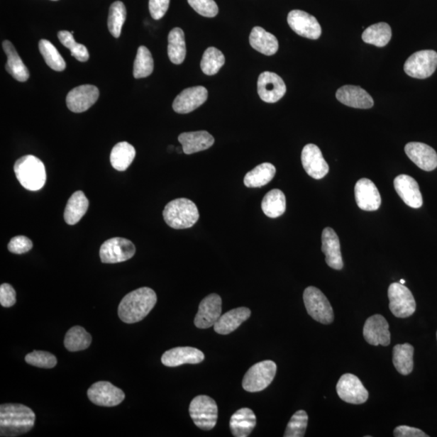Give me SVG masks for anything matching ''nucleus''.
<instances>
[{
	"instance_id": "obj_20",
	"label": "nucleus",
	"mask_w": 437,
	"mask_h": 437,
	"mask_svg": "<svg viewBox=\"0 0 437 437\" xmlns=\"http://www.w3.org/2000/svg\"><path fill=\"white\" fill-rule=\"evenodd\" d=\"M209 92L203 86L188 88L176 97L172 108L178 114H189L202 106L208 99Z\"/></svg>"
},
{
	"instance_id": "obj_36",
	"label": "nucleus",
	"mask_w": 437,
	"mask_h": 437,
	"mask_svg": "<svg viewBox=\"0 0 437 437\" xmlns=\"http://www.w3.org/2000/svg\"><path fill=\"white\" fill-rule=\"evenodd\" d=\"M392 37V31L387 23L380 22L367 28L362 39L365 43L376 45L377 48H384Z\"/></svg>"
},
{
	"instance_id": "obj_2",
	"label": "nucleus",
	"mask_w": 437,
	"mask_h": 437,
	"mask_svg": "<svg viewBox=\"0 0 437 437\" xmlns=\"http://www.w3.org/2000/svg\"><path fill=\"white\" fill-rule=\"evenodd\" d=\"M35 414L22 404H7L0 406V436H18L26 434L35 424Z\"/></svg>"
},
{
	"instance_id": "obj_41",
	"label": "nucleus",
	"mask_w": 437,
	"mask_h": 437,
	"mask_svg": "<svg viewBox=\"0 0 437 437\" xmlns=\"http://www.w3.org/2000/svg\"><path fill=\"white\" fill-rule=\"evenodd\" d=\"M126 18V9L123 2L116 1L109 8L108 27L114 38H119Z\"/></svg>"
},
{
	"instance_id": "obj_16",
	"label": "nucleus",
	"mask_w": 437,
	"mask_h": 437,
	"mask_svg": "<svg viewBox=\"0 0 437 437\" xmlns=\"http://www.w3.org/2000/svg\"><path fill=\"white\" fill-rule=\"evenodd\" d=\"M99 97V90L96 86L85 84L78 86L69 92L67 106L74 113H82L95 104Z\"/></svg>"
},
{
	"instance_id": "obj_43",
	"label": "nucleus",
	"mask_w": 437,
	"mask_h": 437,
	"mask_svg": "<svg viewBox=\"0 0 437 437\" xmlns=\"http://www.w3.org/2000/svg\"><path fill=\"white\" fill-rule=\"evenodd\" d=\"M57 38H59L60 43L65 45V48L70 50L72 55L79 62H86L89 59V54L88 49L85 45L79 44L73 38L72 33L68 31H60L57 33Z\"/></svg>"
},
{
	"instance_id": "obj_33",
	"label": "nucleus",
	"mask_w": 437,
	"mask_h": 437,
	"mask_svg": "<svg viewBox=\"0 0 437 437\" xmlns=\"http://www.w3.org/2000/svg\"><path fill=\"white\" fill-rule=\"evenodd\" d=\"M168 55L175 65H181L186 59L187 48L185 34L180 28H175L168 37Z\"/></svg>"
},
{
	"instance_id": "obj_10",
	"label": "nucleus",
	"mask_w": 437,
	"mask_h": 437,
	"mask_svg": "<svg viewBox=\"0 0 437 437\" xmlns=\"http://www.w3.org/2000/svg\"><path fill=\"white\" fill-rule=\"evenodd\" d=\"M135 254V245L130 240L123 238L109 239L102 244L100 249V258L103 263L126 262Z\"/></svg>"
},
{
	"instance_id": "obj_5",
	"label": "nucleus",
	"mask_w": 437,
	"mask_h": 437,
	"mask_svg": "<svg viewBox=\"0 0 437 437\" xmlns=\"http://www.w3.org/2000/svg\"><path fill=\"white\" fill-rule=\"evenodd\" d=\"M189 416L198 428L205 431L214 428L218 419V406L211 397L199 395L189 404Z\"/></svg>"
},
{
	"instance_id": "obj_4",
	"label": "nucleus",
	"mask_w": 437,
	"mask_h": 437,
	"mask_svg": "<svg viewBox=\"0 0 437 437\" xmlns=\"http://www.w3.org/2000/svg\"><path fill=\"white\" fill-rule=\"evenodd\" d=\"M164 220L175 229L192 228L199 221L197 206L192 200L182 198L171 201L163 211Z\"/></svg>"
},
{
	"instance_id": "obj_6",
	"label": "nucleus",
	"mask_w": 437,
	"mask_h": 437,
	"mask_svg": "<svg viewBox=\"0 0 437 437\" xmlns=\"http://www.w3.org/2000/svg\"><path fill=\"white\" fill-rule=\"evenodd\" d=\"M276 372H277V365L274 361L260 362L247 371L243 378V387L250 393L260 392L271 385Z\"/></svg>"
},
{
	"instance_id": "obj_47",
	"label": "nucleus",
	"mask_w": 437,
	"mask_h": 437,
	"mask_svg": "<svg viewBox=\"0 0 437 437\" xmlns=\"http://www.w3.org/2000/svg\"><path fill=\"white\" fill-rule=\"evenodd\" d=\"M33 248V243L25 236H17L10 240L9 250L16 255L25 254Z\"/></svg>"
},
{
	"instance_id": "obj_45",
	"label": "nucleus",
	"mask_w": 437,
	"mask_h": 437,
	"mask_svg": "<svg viewBox=\"0 0 437 437\" xmlns=\"http://www.w3.org/2000/svg\"><path fill=\"white\" fill-rule=\"evenodd\" d=\"M25 360L27 364L43 369H52L57 365L55 356L44 350H33L26 356Z\"/></svg>"
},
{
	"instance_id": "obj_37",
	"label": "nucleus",
	"mask_w": 437,
	"mask_h": 437,
	"mask_svg": "<svg viewBox=\"0 0 437 437\" xmlns=\"http://www.w3.org/2000/svg\"><path fill=\"white\" fill-rule=\"evenodd\" d=\"M262 209L267 216L277 218L286 211V198L283 192L274 189L269 192L262 201Z\"/></svg>"
},
{
	"instance_id": "obj_15",
	"label": "nucleus",
	"mask_w": 437,
	"mask_h": 437,
	"mask_svg": "<svg viewBox=\"0 0 437 437\" xmlns=\"http://www.w3.org/2000/svg\"><path fill=\"white\" fill-rule=\"evenodd\" d=\"M222 312L221 297L217 294H210L201 302L194 325L199 329H208L214 326Z\"/></svg>"
},
{
	"instance_id": "obj_46",
	"label": "nucleus",
	"mask_w": 437,
	"mask_h": 437,
	"mask_svg": "<svg viewBox=\"0 0 437 437\" xmlns=\"http://www.w3.org/2000/svg\"><path fill=\"white\" fill-rule=\"evenodd\" d=\"M192 8L199 15L209 17H215L218 13V9L214 0H188Z\"/></svg>"
},
{
	"instance_id": "obj_19",
	"label": "nucleus",
	"mask_w": 437,
	"mask_h": 437,
	"mask_svg": "<svg viewBox=\"0 0 437 437\" xmlns=\"http://www.w3.org/2000/svg\"><path fill=\"white\" fill-rule=\"evenodd\" d=\"M364 337L367 343L373 346H389L390 333L387 319L380 314L371 316L364 326Z\"/></svg>"
},
{
	"instance_id": "obj_27",
	"label": "nucleus",
	"mask_w": 437,
	"mask_h": 437,
	"mask_svg": "<svg viewBox=\"0 0 437 437\" xmlns=\"http://www.w3.org/2000/svg\"><path fill=\"white\" fill-rule=\"evenodd\" d=\"M250 309L245 307H240L230 310V311L221 316L214 325V330L220 335H228V333L237 330L238 328L247 319L250 318Z\"/></svg>"
},
{
	"instance_id": "obj_13",
	"label": "nucleus",
	"mask_w": 437,
	"mask_h": 437,
	"mask_svg": "<svg viewBox=\"0 0 437 437\" xmlns=\"http://www.w3.org/2000/svg\"><path fill=\"white\" fill-rule=\"evenodd\" d=\"M287 23L298 35L317 40L321 34V28L317 19L301 10H293L287 16Z\"/></svg>"
},
{
	"instance_id": "obj_22",
	"label": "nucleus",
	"mask_w": 437,
	"mask_h": 437,
	"mask_svg": "<svg viewBox=\"0 0 437 437\" xmlns=\"http://www.w3.org/2000/svg\"><path fill=\"white\" fill-rule=\"evenodd\" d=\"M405 153L412 162L424 171H433L437 167V153L423 143L411 142L405 147Z\"/></svg>"
},
{
	"instance_id": "obj_31",
	"label": "nucleus",
	"mask_w": 437,
	"mask_h": 437,
	"mask_svg": "<svg viewBox=\"0 0 437 437\" xmlns=\"http://www.w3.org/2000/svg\"><path fill=\"white\" fill-rule=\"evenodd\" d=\"M89 199L82 192H74L69 199L65 211V220L69 226H74L89 209Z\"/></svg>"
},
{
	"instance_id": "obj_34",
	"label": "nucleus",
	"mask_w": 437,
	"mask_h": 437,
	"mask_svg": "<svg viewBox=\"0 0 437 437\" xmlns=\"http://www.w3.org/2000/svg\"><path fill=\"white\" fill-rule=\"evenodd\" d=\"M135 157V149L128 142H121L115 145L111 154V163L114 169L118 171H125L133 162Z\"/></svg>"
},
{
	"instance_id": "obj_30",
	"label": "nucleus",
	"mask_w": 437,
	"mask_h": 437,
	"mask_svg": "<svg viewBox=\"0 0 437 437\" xmlns=\"http://www.w3.org/2000/svg\"><path fill=\"white\" fill-rule=\"evenodd\" d=\"M3 48L8 57L6 70L18 82H26L30 78V72L16 52L13 45L9 41H5L3 43Z\"/></svg>"
},
{
	"instance_id": "obj_1",
	"label": "nucleus",
	"mask_w": 437,
	"mask_h": 437,
	"mask_svg": "<svg viewBox=\"0 0 437 437\" xmlns=\"http://www.w3.org/2000/svg\"><path fill=\"white\" fill-rule=\"evenodd\" d=\"M157 297L150 287H140L125 296L118 306V316L125 323H139L156 306Z\"/></svg>"
},
{
	"instance_id": "obj_51",
	"label": "nucleus",
	"mask_w": 437,
	"mask_h": 437,
	"mask_svg": "<svg viewBox=\"0 0 437 437\" xmlns=\"http://www.w3.org/2000/svg\"><path fill=\"white\" fill-rule=\"evenodd\" d=\"M399 283L402 284H404L406 283V281L404 280H401Z\"/></svg>"
},
{
	"instance_id": "obj_35",
	"label": "nucleus",
	"mask_w": 437,
	"mask_h": 437,
	"mask_svg": "<svg viewBox=\"0 0 437 437\" xmlns=\"http://www.w3.org/2000/svg\"><path fill=\"white\" fill-rule=\"evenodd\" d=\"M414 348L410 343L398 344L393 350V364L400 375H410L414 367Z\"/></svg>"
},
{
	"instance_id": "obj_25",
	"label": "nucleus",
	"mask_w": 437,
	"mask_h": 437,
	"mask_svg": "<svg viewBox=\"0 0 437 437\" xmlns=\"http://www.w3.org/2000/svg\"><path fill=\"white\" fill-rule=\"evenodd\" d=\"M321 250L326 255L327 265L335 270H342L343 262L341 250V241L337 233L331 228H326L321 234Z\"/></svg>"
},
{
	"instance_id": "obj_12",
	"label": "nucleus",
	"mask_w": 437,
	"mask_h": 437,
	"mask_svg": "<svg viewBox=\"0 0 437 437\" xmlns=\"http://www.w3.org/2000/svg\"><path fill=\"white\" fill-rule=\"evenodd\" d=\"M87 394L93 404L101 406H118L125 399L123 391L109 382L94 383L89 389Z\"/></svg>"
},
{
	"instance_id": "obj_8",
	"label": "nucleus",
	"mask_w": 437,
	"mask_h": 437,
	"mask_svg": "<svg viewBox=\"0 0 437 437\" xmlns=\"http://www.w3.org/2000/svg\"><path fill=\"white\" fill-rule=\"evenodd\" d=\"M388 297L390 311L396 318L406 319L416 312L415 298L404 284H391L388 289Z\"/></svg>"
},
{
	"instance_id": "obj_42",
	"label": "nucleus",
	"mask_w": 437,
	"mask_h": 437,
	"mask_svg": "<svg viewBox=\"0 0 437 437\" xmlns=\"http://www.w3.org/2000/svg\"><path fill=\"white\" fill-rule=\"evenodd\" d=\"M153 69L154 62L152 54L147 48L142 45L138 49L134 63V77L135 79L148 77L153 73Z\"/></svg>"
},
{
	"instance_id": "obj_18",
	"label": "nucleus",
	"mask_w": 437,
	"mask_h": 437,
	"mask_svg": "<svg viewBox=\"0 0 437 437\" xmlns=\"http://www.w3.org/2000/svg\"><path fill=\"white\" fill-rule=\"evenodd\" d=\"M355 197L361 210L377 211L382 204V198L375 183L367 178H361L355 184Z\"/></svg>"
},
{
	"instance_id": "obj_49",
	"label": "nucleus",
	"mask_w": 437,
	"mask_h": 437,
	"mask_svg": "<svg viewBox=\"0 0 437 437\" xmlns=\"http://www.w3.org/2000/svg\"><path fill=\"white\" fill-rule=\"evenodd\" d=\"M170 0H149V11L154 20L162 19L169 9Z\"/></svg>"
},
{
	"instance_id": "obj_48",
	"label": "nucleus",
	"mask_w": 437,
	"mask_h": 437,
	"mask_svg": "<svg viewBox=\"0 0 437 437\" xmlns=\"http://www.w3.org/2000/svg\"><path fill=\"white\" fill-rule=\"evenodd\" d=\"M16 302V291L13 286L3 284L0 286V303L5 308L13 306Z\"/></svg>"
},
{
	"instance_id": "obj_24",
	"label": "nucleus",
	"mask_w": 437,
	"mask_h": 437,
	"mask_svg": "<svg viewBox=\"0 0 437 437\" xmlns=\"http://www.w3.org/2000/svg\"><path fill=\"white\" fill-rule=\"evenodd\" d=\"M336 99L343 105L356 109H370L375 105L370 94L359 86H343L337 91Z\"/></svg>"
},
{
	"instance_id": "obj_32",
	"label": "nucleus",
	"mask_w": 437,
	"mask_h": 437,
	"mask_svg": "<svg viewBox=\"0 0 437 437\" xmlns=\"http://www.w3.org/2000/svg\"><path fill=\"white\" fill-rule=\"evenodd\" d=\"M276 174L275 167L271 163H262L248 172L244 177L246 187L258 188L267 185Z\"/></svg>"
},
{
	"instance_id": "obj_50",
	"label": "nucleus",
	"mask_w": 437,
	"mask_h": 437,
	"mask_svg": "<svg viewBox=\"0 0 437 437\" xmlns=\"http://www.w3.org/2000/svg\"><path fill=\"white\" fill-rule=\"evenodd\" d=\"M394 436L395 437H428V435L424 433L422 430L405 426V425L397 427L394 431Z\"/></svg>"
},
{
	"instance_id": "obj_26",
	"label": "nucleus",
	"mask_w": 437,
	"mask_h": 437,
	"mask_svg": "<svg viewBox=\"0 0 437 437\" xmlns=\"http://www.w3.org/2000/svg\"><path fill=\"white\" fill-rule=\"evenodd\" d=\"M178 141L182 145L183 152L191 155L210 148L214 145L215 139L208 131H199L182 133L178 136Z\"/></svg>"
},
{
	"instance_id": "obj_14",
	"label": "nucleus",
	"mask_w": 437,
	"mask_h": 437,
	"mask_svg": "<svg viewBox=\"0 0 437 437\" xmlns=\"http://www.w3.org/2000/svg\"><path fill=\"white\" fill-rule=\"evenodd\" d=\"M286 84L277 74L262 72L258 80V93L267 103L279 101L286 94Z\"/></svg>"
},
{
	"instance_id": "obj_28",
	"label": "nucleus",
	"mask_w": 437,
	"mask_h": 437,
	"mask_svg": "<svg viewBox=\"0 0 437 437\" xmlns=\"http://www.w3.org/2000/svg\"><path fill=\"white\" fill-rule=\"evenodd\" d=\"M257 419L250 408H241L230 419V429L236 437H247L256 426Z\"/></svg>"
},
{
	"instance_id": "obj_17",
	"label": "nucleus",
	"mask_w": 437,
	"mask_h": 437,
	"mask_svg": "<svg viewBox=\"0 0 437 437\" xmlns=\"http://www.w3.org/2000/svg\"><path fill=\"white\" fill-rule=\"evenodd\" d=\"M302 162L308 175L314 179H321L330 170L320 148L313 143L304 147L302 153Z\"/></svg>"
},
{
	"instance_id": "obj_3",
	"label": "nucleus",
	"mask_w": 437,
	"mask_h": 437,
	"mask_svg": "<svg viewBox=\"0 0 437 437\" xmlns=\"http://www.w3.org/2000/svg\"><path fill=\"white\" fill-rule=\"evenodd\" d=\"M14 171L21 186L28 191H39L47 181V172L44 164L41 160L32 155H27L17 160Z\"/></svg>"
},
{
	"instance_id": "obj_9",
	"label": "nucleus",
	"mask_w": 437,
	"mask_h": 437,
	"mask_svg": "<svg viewBox=\"0 0 437 437\" xmlns=\"http://www.w3.org/2000/svg\"><path fill=\"white\" fill-rule=\"evenodd\" d=\"M437 68V53L434 50L418 51L410 56L404 65L408 76L416 79H426L432 76Z\"/></svg>"
},
{
	"instance_id": "obj_38",
	"label": "nucleus",
	"mask_w": 437,
	"mask_h": 437,
	"mask_svg": "<svg viewBox=\"0 0 437 437\" xmlns=\"http://www.w3.org/2000/svg\"><path fill=\"white\" fill-rule=\"evenodd\" d=\"M92 343V336L82 326H74L65 336V346L69 352H79L87 349Z\"/></svg>"
},
{
	"instance_id": "obj_39",
	"label": "nucleus",
	"mask_w": 437,
	"mask_h": 437,
	"mask_svg": "<svg viewBox=\"0 0 437 437\" xmlns=\"http://www.w3.org/2000/svg\"><path fill=\"white\" fill-rule=\"evenodd\" d=\"M226 63V57L220 50L209 48L206 50L200 67L208 76H214Z\"/></svg>"
},
{
	"instance_id": "obj_40",
	"label": "nucleus",
	"mask_w": 437,
	"mask_h": 437,
	"mask_svg": "<svg viewBox=\"0 0 437 437\" xmlns=\"http://www.w3.org/2000/svg\"><path fill=\"white\" fill-rule=\"evenodd\" d=\"M38 45L40 52L51 69L56 72L65 71L66 62L52 43L48 40L43 39L39 42Z\"/></svg>"
},
{
	"instance_id": "obj_21",
	"label": "nucleus",
	"mask_w": 437,
	"mask_h": 437,
	"mask_svg": "<svg viewBox=\"0 0 437 437\" xmlns=\"http://www.w3.org/2000/svg\"><path fill=\"white\" fill-rule=\"evenodd\" d=\"M394 189L399 197L412 209L421 208L423 197L418 182L411 176L401 175L394 181Z\"/></svg>"
},
{
	"instance_id": "obj_44",
	"label": "nucleus",
	"mask_w": 437,
	"mask_h": 437,
	"mask_svg": "<svg viewBox=\"0 0 437 437\" xmlns=\"http://www.w3.org/2000/svg\"><path fill=\"white\" fill-rule=\"evenodd\" d=\"M309 417L306 411H297L290 419L284 435V437H303L307 428Z\"/></svg>"
},
{
	"instance_id": "obj_52",
	"label": "nucleus",
	"mask_w": 437,
	"mask_h": 437,
	"mask_svg": "<svg viewBox=\"0 0 437 437\" xmlns=\"http://www.w3.org/2000/svg\"><path fill=\"white\" fill-rule=\"evenodd\" d=\"M436 337H437V333H436Z\"/></svg>"
},
{
	"instance_id": "obj_11",
	"label": "nucleus",
	"mask_w": 437,
	"mask_h": 437,
	"mask_svg": "<svg viewBox=\"0 0 437 437\" xmlns=\"http://www.w3.org/2000/svg\"><path fill=\"white\" fill-rule=\"evenodd\" d=\"M339 398L352 404H362L369 399V392L360 379L350 373L343 375L337 384Z\"/></svg>"
},
{
	"instance_id": "obj_23",
	"label": "nucleus",
	"mask_w": 437,
	"mask_h": 437,
	"mask_svg": "<svg viewBox=\"0 0 437 437\" xmlns=\"http://www.w3.org/2000/svg\"><path fill=\"white\" fill-rule=\"evenodd\" d=\"M205 355L200 350L192 347H178L165 352L162 358V364L167 367L182 365H197L204 361Z\"/></svg>"
},
{
	"instance_id": "obj_29",
	"label": "nucleus",
	"mask_w": 437,
	"mask_h": 437,
	"mask_svg": "<svg viewBox=\"0 0 437 437\" xmlns=\"http://www.w3.org/2000/svg\"><path fill=\"white\" fill-rule=\"evenodd\" d=\"M250 43L258 52L267 56L274 55L279 50L277 38L260 26L253 28L250 35Z\"/></svg>"
},
{
	"instance_id": "obj_7",
	"label": "nucleus",
	"mask_w": 437,
	"mask_h": 437,
	"mask_svg": "<svg viewBox=\"0 0 437 437\" xmlns=\"http://www.w3.org/2000/svg\"><path fill=\"white\" fill-rule=\"evenodd\" d=\"M303 299L310 317L321 324L333 323V309L323 292L317 287H308L304 292Z\"/></svg>"
}]
</instances>
